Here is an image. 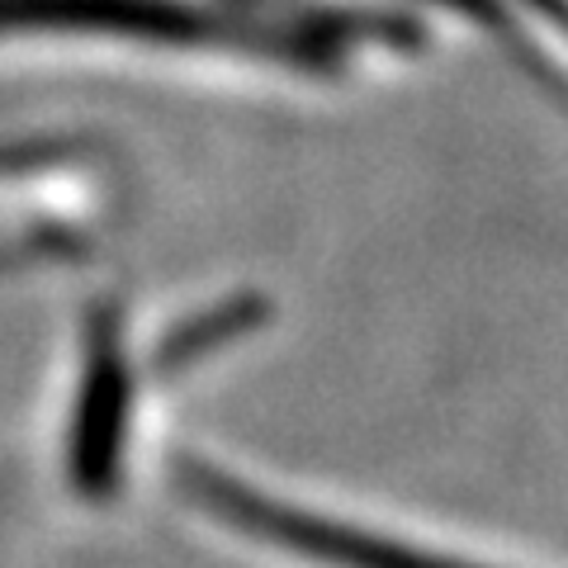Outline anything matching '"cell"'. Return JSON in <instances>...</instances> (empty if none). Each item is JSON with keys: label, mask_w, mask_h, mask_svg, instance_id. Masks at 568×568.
<instances>
[{"label": "cell", "mask_w": 568, "mask_h": 568, "mask_svg": "<svg viewBox=\"0 0 568 568\" xmlns=\"http://www.w3.org/2000/svg\"><path fill=\"white\" fill-rule=\"evenodd\" d=\"M185 484L213 517L237 521L242 536L284 545V549H294V555H313V559L336 564V568H474V564H459V559H440L422 545H403V540H388V536H365L361 526L327 521V517H317V511L275 503V497L246 488L233 474L209 469V465H194L185 474Z\"/></svg>", "instance_id": "cell-1"}]
</instances>
